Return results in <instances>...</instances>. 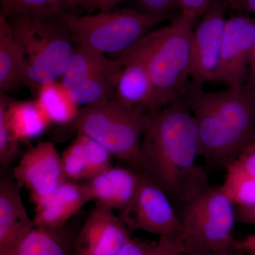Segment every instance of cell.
I'll return each mask as SVG.
<instances>
[{
  "instance_id": "6da1fadb",
  "label": "cell",
  "mask_w": 255,
  "mask_h": 255,
  "mask_svg": "<svg viewBox=\"0 0 255 255\" xmlns=\"http://www.w3.org/2000/svg\"><path fill=\"white\" fill-rule=\"evenodd\" d=\"M140 153V173L168 196L178 214L209 187L207 172L198 164L197 125L183 98L149 115Z\"/></svg>"
},
{
  "instance_id": "7a4b0ae2",
  "label": "cell",
  "mask_w": 255,
  "mask_h": 255,
  "mask_svg": "<svg viewBox=\"0 0 255 255\" xmlns=\"http://www.w3.org/2000/svg\"><path fill=\"white\" fill-rule=\"evenodd\" d=\"M188 105L195 119L199 155L207 168L225 169L255 142V89L205 92L188 85Z\"/></svg>"
},
{
  "instance_id": "3957f363",
  "label": "cell",
  "mask_w": 255,
  "mask_h": 255,
  "mask_svg": "<svg viewBox=\"0 0 255 255\" xmlns=\"http://www.w3.org/2000/svg\"><path fill=\"white\" fill-rule=\"evenodd\" d=\"M195 22L179 13L169 25L149 32L143 38L147 69L161 108L182 99L187 93Z\"/></svg>"
},
{
  "instance_id": "277c9868",
  "label": "cell",
  "mask_w": 255,
  "mask_h": 255,
  "mask_svg": "<svg viewBox=\"0 0 255 255\" xmlns=\"http://www.w3.org/2000/svg\"><path fill=\"white\" fill-rule=\"evenodd\" d=\"M6 19L26 63L27 86L38 92L42 85L61 80L75 48L68 28L23 15Z\"/></svg>"
},
{
  "instance_id": "5b68a950",
  "label": "cell",
  "mask_w": 255,
  "mask_h": 255,
  "mask_svg": "<svg viewBox=\"0 0 255 255\" xmlns=\"http://www.w3.org/2000/svg\"><path fill=\"white\" fill-rule=\"evenodd\" d=\"M149 115L142 107L112 100L80 108L70 124L78 134L94 139L140 172L142 135Z\"/></svg>"
},
{
  "instance_id": "8992f818",
  "label": "cell",
  "mask_w": 255,
  "mask_h": 255,
  "mask_svg": "<svg viewBox=\"0 0 255 255\" xmlns=\"http://www.w3.org/2000/svg\"><path fill=\"white\" fill-rule=\"evenodd\" d=\"M166 19L124 7L86 16L65 13L58 23L70 31L75 44L91 47L119 58L141 41L151 28Z\"/></svg>"
},
{
  "instance_id": "52a82bcc",
  "label": "cell",
  "mask_w": 255,
  "mask_h": 255,
  "mask_svg": "<svg viewBox=\"0 0 255 255\" xmlns=\"http://www.w3.org/2000/svg\"><path fill=\"white\" fill-rule=\"evenodd\" d=\"M235 204L221 187H208L179 211L177 236L186 253L219 251L234 246Z\"/></svg>"
},
{
  "instance_id": "ba28073f",
  "label": "cell",
  "mask_w": 255,
  "mask_h": 255,
  "mask_svg": "<svg viewBox=\"0 0 255 255\" xmlns=\"http://www.w3.org/2000/svg\"><path fill=\"white\" fill-rule=\"evenodd\" d=\"M119 216L131 233L177 236L180 230L179 214L168 196L141 173L135 195Z\"/></svg>"
},
{
  "instance_id": "9c48e42d",
  "label": "cell",
  "mask_w": 255,
  "mask_h": 255,
  "mask_svg": "<svg viewBox=\"0 0 255 255\" xmlns=\"http://www.w3.org/2000/svg\"><path fill=\"white\" fill-rule=\"evenodd\" d=\"M227 5L226 0H214L193 31L191 78L198 86L219 81Z\"/></svg>"
},
{
  "instance_id": "30bf717a",
  "label": "cell",
  "mask_w": 255,
  "mask_h": 255,
  "mask_svg": "<svg viewBox=\"0 0 255 255\" xmlns=\"http://www.w3.org/2000/svg\"><path fill=\"white\" fill-rule=\"evenodd\" d=\"M13 177L18 187L28 189L35 206L68 180L61 156L50 141L39 142L26 151L14 167Z\"/></svg>"
},
{
  "instance_id": "8fae6325",
  "label": "cell",
  "mask_w": 255,
  "mask_h": 255,
  "mask_svg": "<svg viewBox=\"0 0 255 255\" xmlns=\"http://www.w3.org/2000/svg\"><path fill=\"white\" fill-rule=\"evenodd\" d=\"M131 238L113 209L96 204L77 235L73 255H118Z\"/></svg>"
},
{
  "instance_id": "7c38bea8",
  "label": "cell",
  "mask_w": 255,
  "mask_h": 255,
  "mask_svg": "<svg viewBox=\"0 0 255 255\" xmlns=\"http://www.w3.org/2000/svg\"><path fill=\"white\" fill-rule=\"evenodd\" d=\"M122 56L125 63L114 100L128 107H142L149 114L162 109L147 69L143 38Z\"/></svg>"
},
{
  "instance_id": "4fadbf2b",
  "label": "cell",
  "mask_w": 255,
  "mask_h": 255,
  "mask_svg": "<svg viewBox=\"0 0 255 255\" xmlns=\"http://www.w3.org/2000/svg\"><path fill=\"white\" fill-rule=\"evenodd\" d=\"M255 38V19L238 15L228 18L223 33L219 81L231 88L243 87Z\"/></svg>"
},
{
  "instance_id": "5bb4252c",
  "label": "cell",
  "mask_w": 255,
  "mask_h": 255,
  "mask_svg": "<svg viewBox=\"0 0 255 255\" xmlns=\"http://www.w3.org/2000/svg\"><path fill=\"white\" fill-rule=\"evenodd\" d=\"M34 228L17 183L3 178L0 182V255H16L18 247Z\"/></svg>"
},
{
  "instance_id": "9a60e30c",
  "label": "cell",
  "mask_w": 255,
  "mask_h": 255,
  "mask_svg": "<svg viewBox=\"0 0 255 255\" xmlns=\"http://www.w3.org/2000/svg\"><path fill=\"white\" fill-rule=\"evenodd\" d=\"M140 180L135 169L111 166L84 184L90 201L119 212L133 199Z\"/></svg>"
},
{
  "instance_id": "2e32d148",
  "label": "cell",
  "mask_w": 255,
  "mask_h": 255,
  "mask_svg": "<svg viewBox=\"0 0 255 255\" xmlns=\"http://www.w3.org/2000/svg\"><path fill=\"white\" fill-rule=\"evenodd\" d=\"M90 199L85 184L68 180L35 206V227L57 230L66 226Z\"/></svg>"
},
{
  "instance_id": "e0dca14e",
  "label": "cell",
  "mask_w": 255,
  "mask_h": 255,
  "mask_svg": "<svg viewBox=\"0 0 255 255\" xmlns=\"http://www.w3.org/2000/svg\"><path fill=\"white\" fill-rule=\"evenodd\" d=\"M113 157L91 137L78 134L62 154L65 175L69 180H89L112 166Z\"/></svg>"
},
{
  "instance_id": "ac0fdd59",
  "label": "cell",
  "mask_w": 255,
  "mask_h": 255,
  "mask_svg": "<svg viewBox=\"0 0 255 255\" xmlns=\"http://www.w3.org/2000/svg\"><path fill=\"white\" fill-rule=\"evenodd\" d=\"M222 187L235 206L255 204V142L226 166Z\"/></svg>"
},
{
  "instance_id": "d6986e66",
  "label": "cell",
  "mask_w": 255,
  "mask_h": 255,
  "mask_svg": "<svg viewBox=\"0 0 255 255\" xmlns=\"http://www.w3.org/2000/svg\"><path fill=\"white\" fill-rule=\"evenodd\" d=\"M124 63L123 56L117 58L113 63L69 88L72 100L79 107L114 100Z\"/></svg>"
},
{
  "instance_id": "ffe728a7",
  "label": "cell",
  "mask_w": 255,
  "mask_h": 255,
  "mask_svg": "<svg viewBox=\"0 0 255 255\" xmlns=\"http://www.w3.org/2000/svg\"><path fill=\"white\" fill-rule=\"evenodd\" d=\"M27 68L7 20L0 16V93L27 86Z\"/></svg>"
},
{
  "instance_id": "44dd1931",
  "label": "cell",
  "mask_w": 255,
  "mask_h": 255,
  "mask_svg": "<svg viewBox=\"0 0 255 255\" xmlns=\"http://www.w3.org/2000/svg\"><path fill=\"white\" fill-rule=\"evenodd\" d=\"M6 118L11 135L18 142L36 138L52 124L36 101H9Z\"/></svg>"
},
{
  "instance_id": "7402d4cb",
  "label": "cell",
  "mask_w": 255,
  "mask_h": 255,
  "mask_svg": "<svg viewBox=\"0 0 255 255\" xmlns=\"http://www.w3.org/2000/svg\"><path fill=\"white\" fill-rule=\"evenodd\" d=\"M77 235L67 225L57 230L35 227L18 247L16 255H73Z\"/></svg>"
},
{
  "instance_id": "603a6c76",
  "label": "cell",
  "mask_w": 255,
  "mask_h": 255,
  "mask_svg": "<svg viewBox=\"0 0 255 255\" xmlns=\"http://www.w3.org/2000/svg\"><path fill=\"white\" fill-rule=\"evenodd\" d=\"M36 102L52 124H71L80 109L61 81L42 85L37 92Z\"/></svg>"
},
{
  "instance_id": "cb8c5ba5",
  "label": "cell",
  "mask_w": 255,
  "mask_h": 255,
  "mask_svg": "<svg viewBox=\"0 0 255 255\" xmlns=\"http://www.w3.org/2000/svg\"><path fill=\"white\" fill-rule=\"evenodd\" d=\"M105 54L91 47L75 44L73 53L61 81L67 88L85 80L90 75L114 63Z\"/></svg>"
},
{
  "instance_id": "d4e9b609",
  "label": "cell",
  "mask_w": 255,
  "mask_h": 255,
  "mask_svg": "<svg viewBox=\"0 0 255 255\" xmlns=\"http://www.w3.org/2000/svg\"><path fill=\"white\" fill-rule=\"evenodd\" d=\"M0 16L23 15L42 21L58 22L66 13L67 0H0Z\"/></svg>"
},
{
  "instance_id": "484cf974",
  "label": "cell",
  "mask_w": 255,
  "mask_h": 255,
  "mask_svg": "<svg viewBox=\"0 0 255 255\" xmlns=\"http://www.w3.org/2000/svg\"><path fill=\"white\" fill-rule=\"evenodd\" d=\"M9 99L4 95L0 97V163L3 167L9 165L17 155L18 142L11 135L6 118V107Z\"/></svg>"
},
{
  "instance_id": "4316f807",
  "label": "cell",
  "mask_w": 255,
  "mask_h": 255,
  "mask_svg": "<svg viewBox=\"0 0 255 255\" xmlns=\"http://www.w3.org/2000/svg\"><path fill=\"white\" fill-rule=\"evenodd\" d=\"M140 11L156 17L169 18L178 6L177 0H137Z\"/></svg>"
},
{
  "instance_id": "83f0119b",
  "label": "cell",
  "mask_w": 255,
  "mask_h": 255,
  "mask_svg": "<svg viewBox=\"0 0 255 255\" xmlns=\"http://www.w3.org/2000/svg\"><path fill=\"white\" fill-rule=\"evenodd\" d=\"M185 249L177 235L159 236L152 255H184Z\"/></svg>"
},
{
  "instance_id": "f1b7e54d",
  "label": "cell",
  "mask_w": 255,
  "mask_h": 255,
  "mask_svg": "<svg viewBox=\"0 0 255 255\" xmlns=\"http://www.w3.org/2000/svg\"><path fill=\"white\" fill-rule=\"evenodd\" d=\"M213 1L214 0H177L180 13L196 21L203 16Z\"/></svg>"
},
{
  "instance_id": "f546056e",
  "label": "cell",
  "mask_w": 255,
  "mask_h": 255,
  "mask_svg": "<svg viewBox=\"0 0 255 255\" xmlns=\"http://www.w3.org/2000/svg\"><path fill=\"white\" fill-rule=\"evenodd\" d=\"M156 242L147 243L131 238L124 246L118 255H152Z\"/></svg>"
},
{
  "instance_id": "4dcf8cb0",
  "label": "cell",
  "mask_w": 255,
  "mask_h": 255,
  "mask_svg": "<svg viewBox=\"0 0 255 255\" xmlns=\"http://www.w3.org/2000/svg\"><path fill=\"white\" fill-rule=\"evenodd\" d=\"M184 255H253L242 248L238 244V241L236 244L231 248L226 249L219 250V251H204V252H191V253H184Z\"/></svg>"
},
{
  "instance_id": "1f68e13d",
  "label": "cell",
  "mask_w": 255,
  "mask_h": 255,
  "mask_svg": "<svg viewBox=\"0 0 255 255\" xmlns=\"http://www.w3.org/2000/svg\"><path fill=\"white\" fill-rule=\"evenodd\" d=\"M236 221L255 226V204L251 206H237L236 209Z\"/></svg>"
},
{
  "instance_id": "d6a6232c",
  "label": "cell",
  "mask_w": 255,
  "mask_h": 255,
  "mask_svg": "<svg viewBox=\"0 0 255 255\" xmlns=\"http://www.w3.org/2000/svg\"><path fill=\"white\" fill-rule=\"evenodd\" d=\"M125 0H93L86 8L88 11L100 9V11H109L115 9L116 6Z\"/></svg>"
},
{
  "instance_id": "836d02e7",
  "label": "cell",
  "mask_w": 255,
  "mask_h": 255,
  "mask_svg": "<svg viewBox=\"0 0 255 255\" xmlns=\"http://www.w3.org/2000/svg\"><path fill=\"white\" fill-rule=\"evenodd\" d=\"M228 4L237 9H246L255 13V0H226Z\"/></svg>"
},
{
  "instance_id": "e575fe53",
  "label": "cell",
  "mask_w": 255,
  "mask_h": 255,
  "mask_svg": "<svg viewBox=\"0 0 255 255\" xmlns=\"http://www.w3.org/2000/svg\"><path fill=\"white\" fill-rule=\"evenodd\" d=\"M238 244L251 254L255 255V236H249L244 241H238Z\"/></svg>"
},
{
  "instance_id": "d590c367",
  "label": "cell",
  "mask_w": 255,
  "mask_h": 255,
  "mask_svg": "<svg viewBox=\"0 0 255 255\" xmlns=\"http://www.w3.org/2000/svg\"><path fill=\"white\" fill-rule=\"evenodd\" d=\"M93 0H67V9H75L79 6H83L85 8L90 5Z\"/></svg>"
},
{
  "instance_id": "8d00e7d4",
  "label": "cell",
  "mask_w": 255,
  "mask_h": 255,
  "mask_svg": "<svg viewBox=\"0 0 255 255\" xmlns=\"http://www.w3.org/2000/svg\"><path fill=\"white\" fill-rule=\"evenodd\" d=\"M250 66H251V78L253 82H255V38L253 50H252L251 60H250Z\"/></svg>"
},
{
  "instance_id": "74e56055",
  "label": "cell",
  "mask_w": 255,
  "mask_h": 255,
  "mask_svg": "<svg viewBox=\"0 0 255 255\" xmlns=\"http://www.w3.org/2000/svg\"></svg>"
}]
</instances>
